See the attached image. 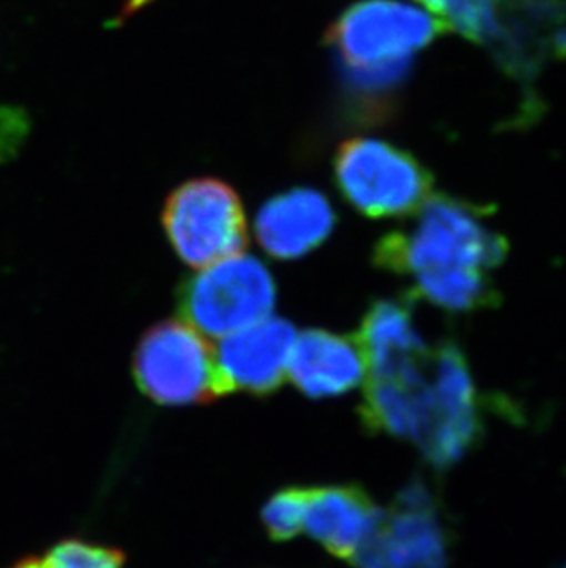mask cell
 I'll list each match as a JSON object with an SVG mask.
<instances>
[{
  "label": "cell",
  "mask_w": 566,
  "mask_h": 568,
  "mask_svg": "<svg viewBox=\"0 0 566 568\" xmlns=\"http://www.w3.org/2000/svg\"><path fill=\"white\" fill-rule=\"evenodd\" d=\"M355 341L366 368L428 348L414 327L411 306L394 301H381L370 307Z\"/></svg>",
  "instance_id": "cell-13"
},
{
  "label": "cell",
  "mask_w": 566,
  "mask_h": 568,
  "mask_svg": "<svg viewBox=\"0 0 566 568\" xmlns=\"http://www.w3.org/2000/svg\"><path fill=\"white\" fill-rule=\"evenodd\" d=\"M383 519L385 511L358 486L307 488L304 530L335 558L353 564Z\"/></svg>",
  "instance_id": "cell-10"
},
{
  "label": "cell",
  "mask_w": 566,
  "mask_h": 568,
  "mask_svg": "<svg viewBox=\"0 0 566 568\" xmlns=\"http://www.w3.org/2000/svg\"><path fill=\"white\" fill-rule=\"evenodd\" d=\"M168 240L182 262L204 268L246 247L245 210L229 184L195 179L171 193L164 209Z\"/></svg>",
  "instance_id": "cell-5"
},
{
  "label": "cell",
  "mask_w": 566,
  "mask_h": 568,
  "mask_svg": "<svg viewBox=\"0 0 566 568\" xmlns=\"http://www.w3.org/2000/svg\"><path fill=\"white\" fill-rule=\"evenodd\" d=\"M16 568H123L122 552L83 541H63L41 558H28Z\"/></svg>",
  "instance_id": "cell-16"
},
{
  "label": "cell",
  "mask_w": 566,
  "mask_h": 568,
  "mask_svg": "<svg viewBox=\"0 0 566 568\" xmlns=\"http://www.w3.org/2000/svg\"><path fill=\"white\" fill-rule=\"evenodd\" d=\"M307 488H287L274 495L263 508V523L274 541H289L304 530Z\"/></svg>",
  "instance_id": "cell-17"
},
{
  "label": "cell",
  "mask_w": 566,
  "mask_h": 568,
  "mask_svg": "<svg viewBox=\"0 0 566 568\" xmlns=\"http://www.w3.org/2000/svg\"><path fill=\"white\" fill-rule=\"evenodd\" d=\"M30 133L27 111L13 105H0V164H8L19 155Z\"/></svg>",
  "instance_id": "cell-18"
},
{
  "label": "cell",
  "mask_w": 566,
  "mask_h": 568,
  "mask_svg": "<svg viewBox=\"0 0 566 568\" xmlns=\"http://www.w3.org/2000/svg\"><path fill=\"white\" fill-rule=\"evenodd\" d=\"M412 296L454 313L497 306L498 293L484 268L447 267L414 276Z\"/></svg>",
  "instance_id": "cell-14"
},
{
  "label": "cell",
  "mask_w": 566,
  "mask_h": 568,
  "mask_svg": "<svg viewBox=\"0 0 566 568\" xmlns=\"http://www.w3.org/2000/svg\"><path fill=\"white\" fill-rule=\"evenodd\" d=\"M342 195L368 217L416 214L433 195V173L408 151L375 139L347 140L335 156Z\"/></svg>",
  "instance_id": "cell-3"
},
{
  "label": "cell",
  "mask_w": 566,
  "mask_h": 568,
  "mask_svg": "<svg viewBox=\"0 0 566 568\" xmlns=\"http://www.w3.org/2000/svg\"><path fill=\"white\" fill-rule=\"evenodd\" d=\"M566 568V567H565Z\"/></svg>",
  "instance_id": "cell-19"
},
{
  "label": "cell",
  "mask_w": 566,
  "mask_h": 568,
  "mask_svg": "<svg viewBox=\"0 0 566 568\" xmlns=\"http://www.w3.org/2000/svg\"><path fill=\"white\" fill-rule=\"evenodd\" d=\"M333 226L332 204L311 189L280 193L269 199L256 215L257 242L279 260H296L321 247Z\"/></svg>",
  "instance_id": "cell-11"
},
{
  "label": "cell",
  "mask_w": 566,
  "mask_h": 568,
  "mask_svg": "<svg viewBox=\"0 0 566 568\" xmlns=\"http://www.w3.org/2000/svg\"><path fill=\"white\" fill-rule=\"evenodd\" d=\"M364 368L355 337L310 329L294 341L287 376L310 397L342 396L363 381Z\"/></svg>",
  "instance_id": "cell-12"
},
{
  "label": "cell",
  "mask_w": 566,
  "mask_h": 568,
  "mask_svg": "<svg viewBox=\"0 0 566 568\" xmlns=\"http://www.w3.org/2000/svg\"><path fill=\"white\" fill-rule=\"evenodd\" d=\"M447 28L439 17L401 0H363L333 24L327 43L357 85L386 89L400 83L411 69L412 55Z\"/></svg>",
  "instance_id": "cell-2"
},
{
  "label": "cell",
  "mask_w": 566,
  "mask_h": 568,
  "mask_svg": "<svg viewBox=\"0 0 566 568\" xmlns=\"http://www.w3.org/2000/svg\"><path fill=\"white\" fill-rule=\"evenodd\" d=\"M140 390L161 405H195L220 397L214 349L184 322L151 327L134 354Z\"/></svg>",
  "instance_id": "cell-7"
},
{
  "label": "cell",
  "mask_w": 566,
  "mask_h": 568,
  "mask_svg": "<svg viewBox=\"0 0 566 568\" xmlns=\"http://www.w3.org/2000/svg\"><path fill=\"white\" fill-rule=\"evenodd\" d=\"M503 234L487 225V209L436 193L411 231L391 232L375 247L380 267L401 276L447 267L495 268L508 254Z\"/></svg>",
  "instance_id": "cell-1"
},
{
  "label": "cell",
  "mask_w": 566,
  "mask_h": 568,
  "mask_svg": "<svg viewBox=\"0 0 566 568\" xmlns=\"http://www.w3.org/2000/svg\"><path fill=\"white\" fill-rule=\"evenodd\" d=\"M439 19L475 43L492 44L497 36L498 6L503 0H417Z\"/></svg>",
  "instance_id": "cell-15"
},
{
  "label": "cell",
  "mask_w": 566,
  "mask_h": 568,
  "mask_svg": "<svg viewBox=\"0 0 566 568\" xmlns=\"http://www.w3.org/2000/svg\"><path fill=\"white\" fill-rule=\"evenodd\" d=\"M176 298L193 329L226 337L271 315L276 285L260 260L235 254L182 282Z\"/></svg>",
  "instance_id": "cell-4"
},
{
  "label": "cell",
  "mask_w": 566,
  "mask_h": 568,
  "mask_svg": "<svg viewBox=\"0 0 566 568\" xmlns=\"http://www.w3.org/2000/svg\"><path fill=\"white\" fill-rule=\"evenodd\" d=\"M475 385L462 349L453 343L431 349L428 383L414 444L434 467H451L481 436Z\"/></svg>",
  "instance_id": "cell-6"
},
{
  "label": "cell",
  "mask_w": 566,
  "mask_h": 568,
  "mask_svg": "<svg viewBox=\"0 0 566 568\" xmlns=\"http://www.w3.org/2000/svg\"><path fill=\"white\" fill-rule=\"evenodd\" d=\"M357 568H447V539L423 484H411L353 561Z\"/></svg>",
  "instance_id": "cell-8"
},
{
  "label": "cell",
  "mask_w": 566,
  "mask_h": 568,
  "mask_svg": "<svg viewBox=\"0 0 566 568\" xmlns=\"http://www.w3.org/2000/svg\"><path fill=\"white\" fill-rule=\"evenodd\" d=\"M296 332L283 318L263 321L230 333L214 349L221 396L246 392L267 396L289 374Z\"/></svg>",
  "instance_id": "cell-9"
}]
</instances>
